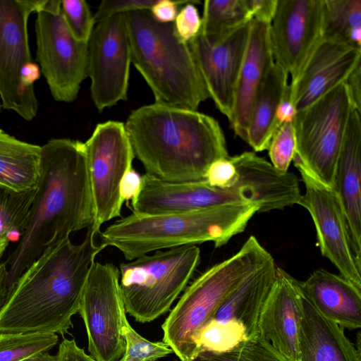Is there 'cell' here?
I'll list each match as a JSON object with an SVG mask.
<instances>
[{
  "mask_svg": "<svg viewBox=\"0 0 361 361\" xmlns=\"http://www.w3.org/2000/svg\"><path fill=\"white\" fill-rule=\"evenodd\" d=\"M90 178L84 142L53 138L41 146L40 171L27 226L4 262L8 294L22 273L47 249L92 226Z\"/></svg>",
  "mask_w": 361,
  "mask_h": 361,
  "instance_id": "1",
  "label": "cell"
},
{
  "mask_svg": "<svg viewBox=\"0 0 361 361\" xmlns=\"http://www.w3.org/2000/svg\"><path fill=\"white\" fill-rule=\"evenodd\" d=\"M96 234L89 227L80 243L68 238L47 249L22 273L0 310V334H68L96 256L105 248L96 244Z\"/></svg>",
  "mask_w": 361,
  "mask_h": 361,
  "instance_id": "2",
  "label": "cell"
},
{
  "mask_svg": "<svg viewBox=\"0 0 361 361\" xmlns=\"http://www.w3.org/2000/svg\"><path fill=\"white\" fill-rule=\"evenodd\" d=\"M124 124L145 173L164 181L203 180L212 163L229 157L219 122L197 110L154 102Z\"/></svg>",
  "mask_w": 361,
  "mask_h": 361,
  "instance_id": "3",
  "label": "cell"
},
{
  "mask_svg": "<svg viewBox=\"0 0 361 361\" xmlns=\"http://www.w3.org/2000/svg\"><path fill=\"white\" fill-rule=\"evenodd\" d=\"M257 212L259 208L254 204L221 205L185 212H132L100 231V244L105 248H116L127 261L152 252L205 242L221 247L244 231Z\"/></svg>",
  "mask_w": 361,
  "mask_h": 361,
  "instance_id": "4",
  "label": "cell"
},
{
  "mask_svg": "<svg viewBox=\"0 0 361 361\" xmlns=\"http://www.w3.org/2000/svg\"><path fill=\"white\" fill-rule=\"evenodd\" d=\"M132 63L156 103L197 110L209 98L188 43L173 23L156 20L148 10L126 13Z\"/></svg>",
  "mask_w": 361,
  "mask_h": 361,
  "instance_id": "5",
  "label": "cell"
},
{
  "mask_svg": "<svg viewBox=\"0 0 361 361\" xmlns=\"http://www.w3.org/2000/svg\"><path fill=\"white\" fill-rule=\"evenodd\" d=\"M271 255L251 235L240 249L197 277L162 324L163 342L180 361L197 355V336L234 289L252 271L272 259Z\"/></svg>",
  "mask_w": 361,
  "mask_h": 361,
  "instance_id": "6",
  "label": "cell"
},
{
  "mask_svg": "<svg viewBox=\"0 0 361 361\" xmlns=\"http://www.w3.org/2000/svg\"><path fill=\"white\" fill-rule=\"evenodd\" d=\"M200 262L197 245L158 250L119 266L126 312L140 323L169 312L185 289Z\"/></svg>",
  "mask_w": 361,
  "mask_h": 361,
  "instance_id": "7",
  "label": "cell"
},
{
  "mask_svg": "<svg viewBox=\"0 0 361 361\" xmlns=\"http://www.w3.org/2000/svg\"><path fill=\"white\" fill-rule=\"evenodd\" d=\"M355 109L345 82L296 111L293 124L298 161L319 182L333 189L337 161Z\"/></svg>",
  "mask_w": 361,
  "mask_h": 361,
  "instance_id": "8",
  "label": "cell"
},
{
  "mask_svg": "<svg viewBox=\"0 0 361 361\" xmlns=\"http://www.w3.org/2000/svg\"><path fill=\"white\" fill-rule=\"evenodd\" d=\"M44 1L0 0V102L27 121L38 111L34 84L41 73L32 59L27 24Z\"/></svg>",
  "mask_w": 361,
  "mask_h": 361,
  "instance_id": "9",
  "label": "cell"
},
{
  "mask_svg": "<svg viewBox=\"0 0 361 361\" xmlns=\"http://www.w3.org/2000/svg\"><path fill=\"white\" fill-rule=\"evenodd\" d=\"M36 13V55L40 71L56 101L72 102L87 77V43L71 34L61 15L60 0H45Z\"/></svg>",
  "mask_w": 361,
  "mask_h": 361,
  "instance_id": "10",
  "label": "cell"
},
{
  "mask_svg": "<svg viewBox=\"0 0 361 361\" xmlns=\"http://www.w3.org/2000/svg\"><path fill=\"white\" fill-rule=\"evenodd\" d=\"M84 145L94 208L90 227L97 234L104 223L121 216L120 185L135 155L125 124L117 121L98 123Z\"/></svg>",
  "mask_w": 361,
  "mask_h": 361,
  "instance_id": "11",
  "label": "cell"
},
{
  "mask_svg": "<svg viewBox=\"0 0 361 361\" xmlns=\"http://www.w3.org/2000/svg\"><path fill=\"white\" fill-rule=\"evenodd\" d=\"M78 313L85 326L90 356L95 361H118L126 348L122 326L126 312L119 269L114 264L94 263Z\"/></svg>",
  "mask_w": 361,
  "mask_h": 361,
  "instance_id": "12",
  "label": "cell"
},
{
  "mask_svg": "<svg viewBox=\"0 0 361 361\" xmlns=\"http://www.w3.org/2000/svg\"><path fill=\"white\" fill-rule=\"evenodd\" d=\"M131 63L126 14L97 23L87 42V76L98 111L127 99Z\"/></svg>",
  "mask_w": 361,
  "mask_h": 361,
  "instance_id": "13",
  "label": "cell"
},
{
  "mask_svg": "<svg viewBox=\"0 0 361 361\" xmlns=\"http://www.w3.org/2000/svg\"><path fill=\"white\" fill-rule=\"evenodd\" d=\"M324 0H278L269 24L274 63L293 83L322 39Z\"/></svg>",
  "mask_w": 361,
  "mask_h": 361,
  "instance_id": "14",
  "label": "cell"
},
{
  "mask_svg": "<svg viewBox=\"0 0 361 361\" xmlns=\"http://www.w3.org/2000/svg\"><path fill=\"white\" fill-rule=\"evenodd\" d=\"M293 162L305 187L298 204L312 216L322 255L342 276L361 289V268L355 261L346 219L336 192L312 177L298 161Z\"/></svg>",
  "mask_w": 361,
  "mask_h": 361,
  "instance_id": "15",
  "label": "cell"
},
{
  "mask_svg": "<svg viewBox=\"0 0 361 361\" xmlns=\"http://www.w3.org/2000/svg\"><path fill=\"white\" fill-rule=\"evenodd\" d=\"M251 21L221 40L212 42L200 33L188 42L209 98L231 121L234 94L245 54Z\"/></svg>",
  "mask_w": 361,
  "mask_h": 361,
  "instance_id": "16",
  "label": "cell"
},
{
  "mask_svg": "<svg viewBox=\"0 0 361 361\" xmlns=\"http://www.w3.org/2000/svg\"><path fill=\"white\" fill-rule=\"evenodd\" d=\"M361 49L322 38L299 77L289 83L296 111L302 110L344 82L360 64Z\"/></svg>",
  "mask_w": 361,
  "mask_h": 361,
  "instance_id": "17",
  "label": "cell"
},
{
  "mask_svg": "<svg viewBox=\"0 0 361 361\" xmlns=\"http://www.w3.org/2000/svg\"><path fill=\"white\" fill-rule=\"evenodd\" d=\"M302 312L298 281L277 267L274 286L260 315L259 336L288 361H300L299 335Z\"/></svg>",
  "mask_w": 361,
  "mask_h": 361,
  "instance_id": "18",
  "label": "cell"
},
{
  "mask_svg": "<svg viewBox=\"0 0 361 361\" xmlns=\"http://www.w3.org/2000/svg\"><path fill=\"white\" fill-rule=\"evenodd\" d=\"M361 112L350 114L336 164L333 190L343 209L352 250L361 268Z\"/></svg>",
  "mask_w": 361,
  "mask_h": 361,
  "instance_id": "19",
  "label": "cell"
},
{
  "mask_svg": "<svg viewBox=\"0 0 361 361\" xmlns=\"http://www.w3.org/2000/svg\"><path fill=\"white\" fill-rule=\"evenodd\" d=\"M274 62L269 24L252 20L245 54L236 82L232 117L229 121L235 135L244 141H246L255 96Z\"/></svg>",
  "mask_w": 361,
  "mask_h": 361,
  "instance_id": "20",
  "label": "cell"
},
{
  "mask_svg": "<svg viewBox=\"0 0 361 361\" xmlns=\"http://www.w3.org/2000/svg\"><path fill=\"white\" fill-rule=\"evenodd\" d=\"M302 292L325 318L348 329L361 327V289L323 269L298 281Z\"/></svg>",
  "mask_w": 361,
  "mask_h": 361,
  "instance_id": "21",
  "label": "cell"
},
{
  "mask_svg": "<svg viewBox=\"0 0 361 361\" xmlns=\"http://www.w3.org/2000/svg\"><path fill=\"white\" fill-rule=\"evenodd\" d=\"M302 302L300 361H361L343 328L321 314L302 292Z\"/></svg>",
  "mask_w": 361,
  "mask_h": 361,
  "instance_id": "22",
  "label": "cell"
},
{
  "mask_svg": "<svg viewBox=\"0 0 361 361\" xmlns=\"http://www.w3.org/2000/svg\"><path fill=\"white\" fill-rule=\"evenodd\" d=\"M274 258L249 274L226 298L212 319L235 321L245 329L247 338L259 336V322L263 307L276 279Z\"/></svg>",
  "mask_w": 361,
  "mask_h": 361,
  "instance_id": "23",
  "label": "cell"
},
{
  "mask_svg": "<svg viewBox=\"0 0 361 361\" xmlns=\"http://www.w3.org/2000/svg\"><path fill=\"white\" fill-rule=\"evenodd\" d=\"M288 77L274 62L255 96L245 141L255 152L268 149L271 137L279 128L276 112L288 85Z\"/></svg>",
  "mask_w": 361,
  "mask_h": 361,
  "instance_id": "24",
  "label": "cell"
},
{
  "mask_svg": "<svg viewBox=\"0 0 361 361\" xmlns=\"http://www.w3.org/2000/svg\"><path fill=\"white\" fill-rule=\"evenodd\" d=\"M41 146L20 140L0 128V185L25 190L37 186Z\"/></svg>",
  "mask_w": 361,
  "mask_h": 361,
  "instance_id": "25",
  "label": "cell"
},
{
  "mask_svg": "<svg viewBox=\"0 0 361 361\" xmlns=\"http://www.w3.org/2000/svg\"><path fill=\"white\" fill-rule=\"evenodd\" d=\"M200 34L212 42L223 39L252 20L245 0H206Z\"/></svg>",
  "mask_w": 361,
  "mask_h": 361,
  "instance_id": "26",
  "label": "cell"
},
{
  "mask_svg": "<svg viewBox=\"0 0 361 361\" xmlns=\"http://www.w3.org/2000/svg\"><path fill=\"white\" fill-rule=\"evenodd\" d=\"M322 38L361 49V0H324Z\"/></svg>",
  "mask_w": 361,
  "mask_h": 361,
  "instance_id": "27",
  "label": "cell"
},
{
  "mask_svg": "<svg viewBox=\"0 0 361 361\" xmlns=\"http://www.w3.org/2000/svg\"><path fill=\"white\" fill-rule=\"evenodd\" d=\"M36 188L15 190L0 185V235L19 240L27 224Z\"/></svg>",
  "mask_w": 361,
  "mask_h": 361,
  "instance_id": "28",
  "label": "cell"
},
{
  "mask_svg": "<svg viewBox=\"0 0 361 361\" xmlns=\"http://www.w3.org/2000/svg\"><path fill=\"white\" fill-rule=\"evenodd\" d=\"M59 341L52 333L0 334V361H20L48 352Z\"/></svg>",
  "mask_w": 361,
  "mask_h": 361,
  "instance_id": "29",
  "label": "cell"
},
{
  "mask_svg": "<svg viewBox=\"0 0 361 361\" xmlns=\"http://www.w3.org/2000/svg\"><path fill=\"white\" fill-rule=\"evenodd\" d=\"M247 339L244 327L235 321L209 320L200 331L196 344L202 351L225 353Z\"/></svg>",
  "mask_w": 361,
  "mask_h": 361,
  "instance_id": "30",
  "label": "cell"
},
{
  "mask_svg": "<svg viewBox=\"0 0 361 361\" xmlns=\"http://www.w3.org/2000/svg\"><path fill=\"white\" fill-rule=\"evenodd\" d=\"M192 361H288L269 342L247 338L225 353L200 352Z\"/></svg>",
  "mask_w": 361,
  "mask_h": 361,
  "instance_id": "31",
  "label": "cell"
},
{
  "mask_svg": "<svg viewBox=\"0 0 361 361\" xmlns=\"http://www.w3.org/2000/svg\"><path fill=\"white\" fill-rule=\"evenodd\" d=\"M122 333L126 348L118 361H158L173 353L163 341L152 342L140 335L129 324L127 317L123 319Z\"/></svg>",
  "mask_w": 361,
  "mask_h": 361,
  "instance_id": "32",
  "label": "cell"
},
{
  "mask_svg": "<svg viewBox=\"0 0 361 361\" xmlns=\"http://www.w3.org/2000/svg\"><path fill=\"white\" fill-rule=\"evenodd\" d=\"M61 13L73 36L87 43L96 24L87 3L83 0L61 1Z\"/></svg>",
  "mask_w": 361,
  "mask_h": 361,
  "instance_id": "33",
  "label": "cell"
},
{
  "mask_svg": "<svg viewBox=\"0 0 361 361\" xmlns=\"http://www.w3.org/2000/svg\"><path fill=\"white\" fill-rule=\"evenodd\" d=\"M296 148L293 123L282 124L274 133L268 147L270 163L281 173L288 172Z\"/></svg>",
  "mask_w": 361,
  "mask_h": 361,
  "instance_id": "34",
  "label": "cell"
},
{
  "mask_svg": "<svg viewBox=\"0 0 361 361\" xmlns=\"http://www.w3.org/2000/svg\"><path fill=\"white\" fill-rule=\"evenodd\" d=\"M204 180L212 187L221 189L240 188L247 191L238 181V173L230 157L214 161L207 169Z\"/></svg>",
  "mask_w": 361,
  "mask_h": 361,
  "instance_id": "35",
  "label": "cell"
},
{
  "mask_svg": "<svg viewBox=\"0 0 361 361\" xmlns=\"http://www.w3.org/2000/svg\"><path fill=\"white\" fill-rule=\"evenodd\" d=\"M195 4L200 1H188L181 6L173 23L176 36L185 43H188L200 32L202 18Z\"/></svg>",
  "mask_w": 361,
  "mask_h": 361,
  "instance_id": "36",
  "label": "cell"
},
{
  "mask_svg": "<svg viewBox=\"0 0 361 361\" xmlns=\"http://www.w3.org/2000/svg\"><path fill=\"white\" fill-rule=\"evenodd\" d=\"M156 0H103L94 14L95 23L108 17L136 11H149Z\"/></svg>",
  "mask_w": 361,
  "mask_h": 361,
  "instance_id": "37",
  "label": "cell"
},
{
  "mask_svg": "<svg viewBox=\"0 0 361 361\" xmlns=\"http://www.w3.org/2000/svg\"><path fill=\"white\" fill-rule=\"evenodd\" d=\"M188 1L156 0L149 10L152 17L162 23H173L178 13V8Z\"/></svg>",
  "mask_w": 361,
  "mask_h": 361,
  "instance_id": "38",
  "label": "cell"
},
{
  "mask_svg": "<svg viewBox=\"0 0 361 361\" xmlns=\"http://www.w3.org/2000/svg\"><path fill=\"white\" fill-rule=\"evenodd\" d=\"M278 0H245L252 19L270 24L276 12Z\"/></svg>",
  "mask_w": 361,
  "mask_h": 361,
  "instance_id": "39",
  "label": "cell"
},
{
  "mask_svg": "<svg viewBox=\"0 0 361 361\" xmlns=\"http://www.w3.org/2000/svg\"><path fill=\"white\" fill-rule=\"evenodd\" d=\"M142 185V176L133 168L129 169L122 178L120 195L123 201H133L139 195Z\"/></svg>",
  "mask_w": 361,
  "mask_h": 361,
  "instance_id": "40",
  "label": "cell"
},
{
  "mask_svg": "<svg viewBox=\"0 0 361 361\" xmlns=\"http://www.w3.org/2000/svg\"><path fill=\"white\" fill-rule=\"evenodd\" d=\"M56 356V361H95L77 345L75 339L64 338Z\"/></svg>",
  "mask_w": 361,
  "mask_h": 361,
  "instance_id": "41",
  "label": "cell"
},
{
  "mask_svg": "<svg viewBox=\"0 0 361 361\" xmlns=\"http://www.w3.org/2000/svg\"><path fill=\"white\" fill-rule=\"evenodd\" d=\"M295 114L296 109L292 99L291 87L288 84L276 112V123L279 128L283 123H293Z\"/></svg>",
  "mask_w": 361,
  "mask_h": 361,
  "instance_id": "42",
  "label": "cell"
},
{
  "mask_svg": "<svg viewBox=\"0 0 361 361\" xmlns=\"http://www.w3.org/2000/svg\"><path fill=\"white\" fill-rule=\"evenodd\" d=\"M345 82L350 94L355 109L361 112V63L350 73Z\"/></svg>",
  "mask_w": 361,
  "mask_h": 361,
  "instance_id": "43",
  "label": "cell"
},
{
  "mask_svg": "<svg viewBox=\"0 0 361 361\" xmlns=\"http://www.w3.org/2000/svg\"><path fill=\"white\" fill-rule=\"evenodd\" d=\"M7 279V267L5 262H0V310L5 305L8 296Z\"/></svg>",
  "mask_w": 361,
  "mask_h": 361,
  "instance_id": "44",
  "label": "cell"
},
{
  "mask_svg": "<svg viewBox=\"0 0 361 361\" xmlns=\"http://www.w3.org/2000/svg\"><path fill=\"white\" fill-rule=\"evenodd\" d=\"M20 361H56V356L51 355L48 352H43L31 355Z\"/></svg>",
  "mask_w": 361,
  "mask_h": 361,
  "instance_id": "45",
  "label": "cell"
},
{
  "mask_svg": "<svg viewBox=\"0 0 361 361\" xmlns=\"http://www.w3.org/2000/svg\"><path fill=\"white\" fill-rule=\"evenodd\" d=\"M9 242L8 239L0 235V259L4 255Z\"/></svg>",
  "mask_w": 361,
  "mask_h": 361,
  "instance_id": "46",
  "label": "cell"
},
{
  "mask_svg": "<svg viewBox=\"0 0 361 361\" xmlns=\"http://www.w3.org/2000/svg\"><path fill=\"white\" fill-rule=\"evenodd\" d=\"M1 102H0V111H1Z\"/></svg>",
  "mask_w": 361,
  "mask_h": 361,
  "instance_id": "47",
  "label": "cell"
}]
</instances>
